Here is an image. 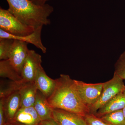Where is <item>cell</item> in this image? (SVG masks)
<instances>
[{
    "instance_id": "obj_26",
    "label": "cell",
    "mask_w": 125,
    "mask_h": 125,
    "mask_svg": "<svg viewBox=\"0 0 125 125\" xmlns=\"http://www.w3.org/2000/svg\"><path fill=\"white\" fill-rule=\"evenodd\" d=\"M13 125V124H7V125Z\"/></svg>"
},
{
    "instance_id": "obj_15",
    "label": "cell",
    "mask_w": 125,
    "mask_h": 125,
    "mask_svg": "<svg viewBox=\"0 0 125 125\" xmlns=\"http://www.w3.org/2000/svg\"><path fill=\"white\" fill-rule=\"evenodd\" d=\"M33 107L41 121L52 118L54 108L49 105L47 98L38 90Z\"/></svg>"
},
{
    "instance_id": "obj_16",
    "label": "cell",
    "mask_w": 125,
    "mask_h": 125,
    "mask_svg": "<svg viewBox=\"0 0 125 125\" xmlns=\"http://www.w3.org/2000/svg\"><path fill=\"white\" fill-rule=\"evenodd\" d=\"M0 76L15 81H22L21 75L11 64L9 59L0 61Z\"/></svg>"
},
{
    "instance_id": "obj_17",
    "label": "cell",
    "mask_w": 125,
    "mask_h": 125,
    "mask_svg": "<svg viewBox=\"0 0 125 125\" xmlns=\"http://www.w3.org/2000/svg\"><path fill=\"white\" fill-rule=\"evenodd\" d=\"M22 81H1L0 87V98H5L14 92L19 91L23 83Z\"/></svg>"
},
{
    "instance_id": "obj_24",
    "label": "cell",
    "mask_w": 125,
    "mask_h": 125,
    "mask_svg": "<svg viewBox=\"0 0 125 125\" xmlns=\"http://www.w3.org/2000/svg\"><path fill=\"white\" fill-rule=\"evenodd\" d=\"M33 2L37 5H43L46 4V2L49 0H31Z\"/></svg>"
},
{
    "instance_id": "obj_1",
    "label": "cell",
    "mask_w": 125,
    "mask_h": 125,
    "mask_svg": "<svg viewBox=\"0 0 125 125\" xmlns=\"http://www.w3.org/2000/svg\"><path fill=\"white\" fill-rule=\"evenodd\" d=\"M54 92L47 98L53 108H58L75 113L84 117L90 113V109L83 102L74 83L68 75L61 74L56 79Z\"/></svg>"
},
{
    "instance_id": "obj_12",
    "label": "cell",
    "mask_w": 125,
    "mask_h": 125,
    "mask_svg": "<svg viewBox=\"0 0 125 125\" xmlns=\"http://www.w3.org/2000/svg\"><path fill=\"white\" fill-rule=\"evenodd\" d=\"M38 90L34 81L24 83L19 90L20 95V108L33 106Z\"/></svg>"
},
{
    "instance_id": "obj_22",
    "label": "cell",
    "mask_w": 125,
    "mask_h": 125,
    "mask_svg": "<svg viewBox=\"0 0 125 125\" xmlns=\"http://www.w3.org/2000/svg\"><path fill=\"white\" fill-rule=\"evenodd\" d=\"M6 116L4 109L3 107L2 99L0 100V125H5V117Z\"/></svg>"
},
{
    "instance_id": "obj_25",
    "label": "cell",
    "mask_w": 125,
    "mask_h": 125,
    "mask_svg": "<svg viewBox=\"0 0 125 125\" xmlns=\"http://www.w3.org/2000/svg\"><path fill=\"white\" fill-rule=\"evenodd\" d=\"M123 114H124V116H125V107L123 109Z\"/></svg>"
},
{
    "instance_id": "obj_14",
    "label": "cell",
    "mask_w": 125,
    "mask_h": 125,
    "mask_svg": "<svg viewBox=\"0 0 125 125\" xmlns=\"http://www.w3.org/2000/svg\"><path fill=\"white\" fill-rule=\"evenodd\" d=\"M125 107V90L101 108L94 115L97 117H100L105 114L123 109Z\"/></svg>"
},
{
    "instance_id": "obj_2",
    "label": "cell",
    "mask_w": 125,
    "mask_h": 125,
    "mask_svg": "<svg viewBox=\"0 0 125 125\" xmlns=\"http://www.w3.org/2000/svg\"><path fill=\"white\" fill-rule=\"evenodd\" d=\"M9 11L23 23L34 28L51 24L49 17L54 11L52 6L37 5L31 0H6Z\"/></svg>"
},
{
    "instance_id": "obj_6",
    "label": "cell",
    "mask_w": 125,
    "mask_h": 125,
    "mask_svg": "<svg viewBox=\"0 0 125 125\" xmlns=\"http://www.w3.org/2000/svg\"><path fill=\"white\" fill-rule=\"evenodd\" d=\"M42 62L41 55L33 50H29L21 70V76L24 83L34 81Z\"/></svg>"
},
{
    "instance_id": "obj_11",
    "label": "cell",
    "mask_w": 125,
    "mask_h": 125,
    "mask_svg": "<svg viewBox=\"0 0 125 125\" xmlns=\"http://www.w3.org/2000/svg\"><path fill=\"white\" fill-rule=\"evenodd\" d=\"M13 121L23 125H39L41 121L33 106L20 108Z\"/></svg>"
},
{
    "instance_id": "obj_10",
    "label": "cell",
    "mask_w": 125,
    "mask_h": 125,
    "mask_svg": "<svg viewBox=\"0 0 125 125\" xmlns=\"http://www.w3.org/2000/svg\"><path fill=\"white\" fill-rule=\"evenodd\" d=\"M34 82L38 89L47 98L49 97L54 92L56 80L49 77L42 65L38 68Z\"/></svg>"
},
{
    "instance_id": "obj_23",
    "label": "cell",
    "mask_w": 125,
    "mask_h": 125,
    "mask_svg": "<svg viewBox=\"0 0 125 125\" xmlns=\"http://www.w3.org/2000/svg\"><path fill=\"white\" fill-rule=\"evenodd\" d=\"M39 125H58L52 118L41 121Z\"/></svg>"
},
{
    "instance_id": "obj_21",
    "label": "cell",
    "mask_w": 125,
    "mask_h": 125,
    "mask_svg": "<svg viewBox=\"0 0 125 125\" xmlns=\"http://www.w3.org/2000/svg\"><path fill=\"white\" fill-rule=\"evenodd\" d=\"M84 118L88 125H110L94 114L89 113L84 116Z\"/></svg>"
},
{
    "instance_id": "obj_19",
    "label": "cell",
    "mask_w": 125,
    "mask_h": 125,
    "mask_svg": "<svg viewBox=\"0 0 125 125\" xmlns=\"http://www.w3.org/2000/svg\"><path fill=\"white\" fill-rule=\"evenodd\" d=\"M14 42V39L0 38V61L9 59V54Z\"/></svg>"
},
{
    "instance_id": "obj_20",
    "label": "cell",
    "mask_w": 125,
    "mask_h": 125,
    "mask_svg": "<svg viewBox=\"0 0 125 125\" xmlns=\"http://www.w3.org/2000/svg\"><path fill=\"white\" fill-rule=\"evenodd\" d=\"M114 73L125 80V51L121 54L115 64Z\"/></svg>"
},
{
    "instance_id": "obj_13",
    "label": "cell",
    "mask_w": 125,
    "mask_h": 125,
    "mask_svg": "<svg viewBox=\"0 0 125 125\" xmlns=\"http://www.w3.org/2000/svg\"><path fill=\"white\" fill-rule=\"evenodd\" d=\"M2 99L6 116L13 121L16 113L21 107V98L19 91H16Z\"/></svg>"
},
{
    "instance_id": "obj_4",
    "label": "cell",
    "mask_w": 125,
    "mask_h": 125,
    "mask_svg": "<svg viewBox=\"0 0 125 125\" xmlns=\"http://www.w3.org/2000/svg\"><path fill=\"white\" fill-rule=\"evenodd\" d=\"M123 80L114 73L111 80L103 83L102 92L98 101L90 109V113L96 114L97 112L111 99L125 90Z\"/></svg>"
},
{
    "instance_id": "obj_5",
    "label": "cell",
    "mask_w": 125,
    "mask_h": 125,
    "mask_svg": "<svg viewBox=\"0 0 125 125\" xmlns=\"http://www.w3.org/2000/svg\"><path fill=\"white\" fill-rule=\"evenodd\" d=\"M74 83L81 99L90 109L100 97L103 83H88L75 80H74Z\"/></svg>"
},
{
    "instance_id": "obj_18",
    "label": "cell",
    "mask_w": 125,
    "mask_h": 125,
    "mask_svg": "<svg viewBox=\"0 0 125 125\" xmlns=\"http://www.w3.org/2000/svg\"><path fill=\"white\" fill-rule=\"evenodd\" d=\"M99 118L110 125H125L123 109L105 114Z\"/></svg>"
},
{
    "instance_id": "obj_9",
    "label": "cell",
    "mask_w": 125,
    "mask_h": 125,
    "mask_svg": "<svg viewBox=\"0 0 125 125\" xmlns=\"http://www.w3.org/2000/svg\"><path fill=\"white\" fill-rule=\"evenodd\" d=\"M42 27L43 26L39 27L36 29L32 33L24 36H14L0 29V38L19 40L28 43H31L40 49L43 53H46L47 48L42 44L41 39V33Z\"/></svg>"
},
{
    "instance_id": "obj_3",
    "label": "cell",
    "mask_w": 125,
    "mask_h": 125,
    "mask_svg": "<svg viewBox=\"0 0 125 125\" xmlns=\"http://www.w3.org/2000/svg\"><path fill=\"white\" fill-rule=\"evenodd\" d=\"M0 29L14 36H24L33 32L35 29L23 23L8 10L0 9Z\"/></svg>"
},
{
    "instance_id": "obj_8",
    "label": "cell",
    "mask_w": 125,
    "mask_h": 125,
    "mask_svg": "<svg viewBox=\"0 0 125 125\" xmlns=\"http://www.w3.org/2000/svg\"><path fill=\"white\" fill-rule=\"evenodd\" d=\"M52 118L58 125H88L84 117L58 108H54Z\"/></svg>"
},
{
    "instance_id": "obj_7",
    "label": "cell",
    "mask_w": 125,
    "mask_h": 125,
    "mask_svg": "<svg viewBox=\"0 0 125 125\" xmlns=\"http://www.w3.org/2000/svg\"><path fill=\"white\" fill-rule=\"evenodd\" d=\"M28 43L14 40L9 56V60L14 68L21 75V70L29 49Z\"/></svg>"
}]
</instances>
